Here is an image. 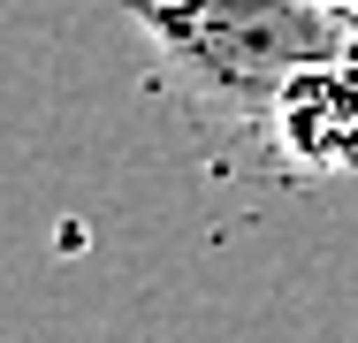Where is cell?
<instances>
[{"label": "cell", "instance_id": "cell-1", "mask_svg": "<svg viewBox=\"0 0 358 343\" xmlns=\"http://www.w3.org/2000/svg\"><path fill=\"white\" fill-rule=\"evenodd\" d=\"M145 38L152 76L214 137H267L297 69L351 46L328 0H115Z\"/></svg>", "mask_w": 358, "mask_h": 343}, {"label": "cell", "instance_id": "cell-2", "mask_svg": "<svg viewBox=\"0 0 358 343\" xmlns=\"http://www.w3.org/2000/svg\"><path fill=\"white\" fill-rule=\"evenodd\" d=\"M267 153L305 183L358 176V46L297 69L267 115Z\"/></svg>", "mask_w": 358, "mask_h": 343}, {"label": "cell", "instance_id": "cell-3", "mask_svg": "<svg viewBox=\"0 0 358 343\" xmlns=\"http://www.w3.org/2000/svg\"><path fill=\"white\" fill-rule=\"evenodd\" d=\"M336 15H343V31H351V46H358V0H328Z\"/></svg>", "mask_w": 358, "mask_h": 343}]
</instances>
